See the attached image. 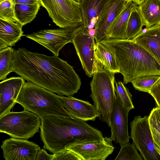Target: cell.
<instances>
[{
    "instance_id": "7402d4cb",
    "label": "cell",
    "mask_w": 160,
    "mask_h": 160,
    "mask_svg": "<svg viewBox=\"0 0 160 160\" xmlns=\"http://www.w3.org/2000/svg\"><path fill=\"white\" fill-rule=\"evenodd\" d=\"M41 6L39 2L32 4H14V13L16 22L23 26L36 18Z\"/></svg>"
},
{
    "instance_id": "9a60e30c",
    "label": "cell",
    "mask_w": 160,
    "mask_h": 160,
    "mask_svg": "<svg viewBox=\"0 0 160 160\" xmlns=\"http://www.w3.org/2000/svg\"><path fill=\"white\" fill-rule=\"evenodd\" d=\"M21 77H12L0 83V118L10 112L25 82Z\"/></svg>"
},
{
    "instance_id": "d6a6232c",
    "label": "cell",
    "mask_w": 160,
    "mask_h": 160,
    "mask_svg": "<svg viewBox=\"0 0 160 160\" xmlns=\"http://www.w3.org/2000/svg\"><path fill=\"white\" fill-rule=\"evenodd\" d=\"M54 155L48 154L46 151L43 149L39 150L37 155L36 160H53Z\"/></svg>"
},
{
    "instance_id": "5b68a950",
    "label": "cell",
    "mask_w": 160,
    "mask_h": 160,
    "mask_svg": "<svg viewBox=\"0 0 160 160\" xmlns=\"http://www.w3.org/2000/svg\"><path fill=\"white\" fill-rule=\"evenodd\" d=\"M115 73L103 68L95 72L90 83L94 106L99 113L98 117L109 127L110 117L117 96L115 88Z\"/></svg>"
},
{
    "instance_id": "2e32d148",
    "label": "cell",
    "mask_w": 160,
    "mask_h": 160,
    "mask_svg": "<svg viewBox=\"0 0 160 160\" xmlns=\"http://www.w3.org/2000/svg\"><path fill=\"white\" fill-rule=\"evenodd\" d=\"M59 97L64 108L72 117L86 122L94 121L100 115L94 105L88 101L79 99L72 96L59 95Z\"/></svg>"
},
{
    "instance_id": "7a4b0ae2",
    "label": "cell",
    "mask_w": 160,
    "mask_h": 160,
    "mask_svg": "<svg viewBox=\"0 0 160 160\" xmlns=\"http://www.w3.org/2000/svg\"><path fill=\"white\" fill-rule=\"evenodd\" d=\"M40 119L43 148L53 154L66 150L78 140L100 142L103 138L99 130L72 117L44 116Z\"/></svg>"
},
{
    "instance_id": "83f0119b",
    "label": "cell",
    "mask_w": 160,
    "mask_h": 160,
    "mask_svg": "<svg viewBox=\"0 0 160 160\" xmlns=\"http://www.w3.org/2000/svg\"><path fill=\"white\" fill-rule=\"evenodd\" d=\"M115 84L117 97L122 101L126 109L129 111L134 108L132 102V96L128 89L121 81L116 82L115 81Z\"/></svg>"
},
{
    "instance_id": "8d00e7d4",
    "label": "cell",
    "mask_w": 160,
    "mask_h": 160,
    "mask_svg": "<svg viewBox=\"0 0 160 160\" xmlns=\"http://www.w3.org/2000/svg\"><path fill=\"white\" fill-rule=\"evenodd\" d=\"M78 3H80L82 0H73Z\"/></svg>"
},
{
    "instance_id": "5bb4252c",
    "label": "cell",
    "mask_w": 160,
    "mask_h": 160,
    "mask_svg": "<svg viewBox=\"0 0 160 160\" xmlns=\"http://www.w3.org/2000/svg\"><path fill=\"white\" fill-rule=\"evenodd\" d=\"M125 0H109L94 25L96 42L105 38L110 26L124 8Z\"/></svg>"
},
{
    "instance_id": "ffe728a7",
    "label": "cell",
    "mask_w": 160,
    "mask_h": 160,
    "mask_svg": "<svg viewBox=\"0 0 160 160\" xmlns=\"http://www.w3.org/2000/svg\"><path fill=\"white\" fill-rule=\"evenodd\" d=\"M109 0H82L80 4L83 22L91 28L98 19Z\"/></svg>"
},
{
    "instance_id": "836d02e7",
    "label": "cell",
    "mask_w": 160,
    "mask_h": 160,
    "mask_svg": "<svg viewBox=\"0 0 160 160\" xmlns=\"http://www.w3.org/2000/svg\"><path fill=\"white\" fill-rule=\"evenodd\" d=\"M14 4H32L39 2V0H12Z\"/></svg>"
},
{
    "instance_id": "8992f818",
    "label": "cell",
    "mask_w": 160,
    "mask_h": 160,
    "mask_svg": "<svg viewBox=\"0 0 160 160\" xmlns=\"http://www.w3.org/2000/svg\"><path fill=\"white\" fill-rule=\"evenodd\" d=\"M40 119L35 113L25 109L10 112L0 118V132L12 138L27 140L39 131Z\"/></svg>"
},
{
    "instance_id": "30bf717a",
    "label": "cell",
    "mask_w": 160,
    "mask_h": 160,
    "mask_svg": "<svg viewBox=\"0 0 160 160\" xmlns=\"http://www.w3.org/2000/svg\"><path fill=\"white\" fill-rule=\"evenodd\" d=\"M131 136L133 143L144 160H160V155L154 146L148 116L135 117L130 123Z\"/></svg>"
},
{
    "instance_id": "7c38bea8",
    "label": "cell",
    "mask_w": 160,
    "mask_h": 160,
    "mask_svg": "<svg viewBox=\"0 0 160 160\" xmlns=\"http://www.w3.org/2000/svg\"><path fill=\"white\" fill-rule=\"evenodd\" d=\"M1 148L6 160H36L40 148L26 139L12 138L2 142Z\"/></svg>"
},
{
    "instance_id": "6da1fadb",
    "label": "cell",
    "mask_w": 160,
    "mask_h": 160,
    "mask_svg": "<svg viewBox=\"0 0 160 160\" xmlns=\"http://www.w3.org/2000/svg\"><path fill=\"white\" fill-rule=\"evenodd\" d=\"M11 71L59 96H72L81 85V79L66 61L55 55L48 56L24 48L14 51Z\"/></svg>"
},
{
    "instance_id": "4316f807",
    "label": "cell",
    "mask_w": 160,
    "mask_h": 160,
    "mask_svg": "<svg viewBox=\"0 0 160 160\" xmlns=\"http://www.w3.org/2000/svg\"><path fill=\"white\" fill-rule=\"evenodd\" d=\"M160 79V75H147L136 78L131 82L136 90L149 93L153 86Z\"/></svg>"
},
{
    "instance_id": "ba28073f",
    "label": "cell",
    "mask_w": 160,
    "mask_h": 160,
    "mask_svg": "<svg viewBox=\"0 0 160 160\" xmlns=\"http://www.w3.org/2000/svg\"><path fill=\"white\" fill-rule=\"evenodd\" d=\"M85 27L82 22L72 27L41 30L24 36L42 45L58 56L59 51L67 44L72 43L74 35Z\"/></svg>"
},
{
    "instance_id": "1f68e13d",
    "label": "cell",
    "mask_w": 160,
    "mask_h": 160,
    "mask_svg": "<svg viewBox=\"0 0 160 160\" xmlns=\"http://www.w3.org/2000/svg\"><path fill=\"white\" fill-rule=\"evenodd\" d=\"M149 94L154 99L157 106L160 108V79L153 86Z\"/></svg>"
},
{
    "instance_id": "44dd1931",
    "label": "cell",
    "mask_w": 160,
    "mask_h": 160,
    "mask_svg": "<svg viewBox=\"0 0 160 160\" xmlns=\"http://www.w3.org/2000/svg\"><path fill=\"white\" fill-rule=\"evenodd\" d=\"M137 8L146 28L160 24V0H145Z\"/></svg>"
},
{
    "instance_id": "3957f363",
    "label": "cell",
    "mask_w": 160,
    "mask_h": 160,
    "mask_svg": "<svg viewBox=\"0 0 160 160\" xmlns=\"http://www.w3.org/2000/svg\"><path fill=\"white\" fill-rule=\"evenodd\" d=\"M114 54L127 84L138 78L160 75V64L147 50L132 40L104 38L100 42Z\"/></svg>"
},
{
    "instance_id": "4fadbf2b",
    "label": "cell",
    "mask_w": 160,
    "mask_h": 160,
    "mask_svg": "<svg viewBox=\"0 0 160 160\" xmlns=\"http://www.w3.org/2000/svg\"><path fill=\"white\" fill-rule=\"evenodd\" d=\"M129 111L122 101L116 97L110 117V138L120 146L128 142L130 137L128 131V116Z\"/></svg>"
},
{
    "instance_id": "e0dca14e",
    "label": "cell",
    "mask_w": 160,
    "mask_h": 160,
    "mask_svg": "<svg viewBox=\"0 0 160 160\" xmlns=\"http://www.w3.org/2000/svg\"><path fill=\"white\" fill-rule=\"evenodd\" d=\"M131 40L144 48L160 64V24L146 28Z\"/></svg>"
},
{
    "instance_id": "d6986e66",
    "label": "cell",
    "mask_w": 160,
    "mask_h": 160,
    "mask_svg": "<svg viewBox=\"0 0 160 160\" xmlns=\"http://www.w3.org/2000/svg\"><path fill=\"white\" fill-rule=\"evenodd\" d=\"M136 5L132 1L127 2L123 10L108 29L105 38L125 39L128 21L132 8Z\"/></svg>"
},
{
    "instance_id": "484cf974",
    "label": "cell",
    "mask_w": 160,
    "mask_h": 160,
    "mask_svg": "<svg viewBox=\"0 0 160 160\" xmlns=\"http://www.w3.org/2000/svg\"><path fill=\"white\" fill-rule=\"evenodd\" d=\"M14 49L8 47L0 50V80L5 79L11 72Z\"/></svg>"
},
{
    "instance_id": "9c48e42d",
    "label": "cell",
    "mask_w": 160,
    "mask_h": 160,
    "mask_svg": "<svg viewBox=\"0 0 160 160\" xmlns=\"http://www.w3.org/2000/svg\"><path fill=\"white\" fill-rule=\"evenodd\" d=\"M89 29L85 27L77 32L72 43L86 74L92 77L94 73L104 68L96 56L94 37L90 34Z\"/></svg>"
},
{
    "instance_id": "cb8c5ba5",
    "label": "cell",
    "mask_w": 160,
    "mask_h": 160,
    "mask_svg": "<svg viewBox=\"0 0 160 160\" xmlns=\"http://www.w3.org/2000/svg\"><path fill=\"white\" fill-rule=\"evenodd\" d=\"M137 7L136 5L132 8L128 21L125 35L127 40H132L143 30L144 23Z\"/></svg>"
},
{
    "instance_id": "ac0fdd59",
    "label": "cell",
    "mask_w": 160,
    "mask_h": 160,
    "mask_svg": "<svg viewBox=\"0 0 160 160\" xmlns=\"http://www.w3.org/2000/svg\"><path fill=\"white\" fill-rule=\"evenodd\" d=\"M22 26L19 23L0 19V50L15 43L24 36Z\"/></svg>"
},
{
    "instance_id": "277c9868",
    "label": "cell",
    "mask_w": 160,
    "mask_h": 160,
    "mask_svg": "<svg viewBox=\"0 0 160 160\" xmlns=\"http://www.w3.org/2000/svg\"><path fill=\"white\" fill-rule=\"evenodd\" d=\"M16 102L40 118L48 116L72 117L64 108L59 96L31 82H24Z\"/></svg>"
},
{
    "instance_id": "f546056e",
    "label": "cell",
    "mask_w": 160,
    "mask_h": 160,
    "mask_svg": "<svg viewBox=\"0 0 160 160\" xmlns=\"http://www.w3.org/2000/svg\"><path fill=\"white\" fill-rule=\"evenodd\" d=\"M14 6L12 0H0V19L16 22L14 16Z\"/></svg>"
},
{
    "instance_id": "603a6c76",
    "label": "cell",
    "mask_w": 160,
    "mask_h": 160,
    "mask_svg": "<svg viewBox=\"0 0 160 160\" xmlns=\"http://www.w3.org/2000/svg\"><path fill=\"white\" fill-rule=\"evenodd\" d=\"M96 56L104 68L114 73H120V69L115 56L105 45L98 42L95 44Z\"/></svg>"
},
{
    "instance_id": "d4e9b609",
    "label": "cell",
    "mask_w": 160,
    "mask_h": 160,
    "mask_svg": "<svg viewBox=\"0 0 160 160\" xmlns=\"http://www.w3.org/2000/svg\"><path fill=\"white\" fill-rule=\"evenodd\" d=\"M148 120L154 147L160 155V108H153L148 116Z\"/></svg>"
},
{
    "instance_id": "d590c367",
    "label": "cell",
    "mask_w": 160,
    "mask_h": 160,
    "mask_svg": "<svg viewBox=\"0 0 160 160\" xmlns=\"http://www.w3.org/2000/svg\"><path fill=\"white\" fill-rule=\"evenodd\" d=\"M90 34L92 36H94L95 33V29L93 28H90L89 29Z\"/></svg>"
},
{
    "instance_id": "e575fe53",
    "label": "cell",
    "mask_w": 160,
    "mask_h": 160,
    "mask_svg": "<svg viewBox=\"0 0 160 160\" xmlns=\"http://www.w3.org/2000/svg\"><path fill=\"white\" fill-rule=\"evenodd\" d=\"M145 0H132V2L135 3L137 5H139L142 3Z\"/></svg>"
},
{
    "instance_id": "f1b7e54d",
    "label": "cell",
    "mask_w": 160,
    "mask_h": 160,
    "mask_svg": "<svg viewBox=\"0 0 160 160\" xmlns=\"http://www.w3.org/2000/svg\"><path fill=\"white\" fill-rule=\"evenodd\" d=\"M115 160H142V158L134 144L128 142L121 146L120 151Z\"/></svg>"
},
{
    "instance_id": "74e56055",
    "label": "cell",
    "mask_w": 160,
    "mask_h": 160,
    "mask_svg": "<svg viewBox=\"0 0 160 160\" xmlns=\"http://www.w3.org/2000/svg\"><path fill=\"white\" fill-rule=\"evenodd\" d=\"M125 0L127 2H128V1H132V0Z\"/></svg>"
},
{
    "instance_id": "52a82bcc",
    "label": "cell",
    "mask_w": 160,
    "mask_h": 160,
    "mask_svg": "<svg viewBox=\"0 0 160 160\" xmlns=\"http://www.w3.org/2000/svg\"><path fill=\"white\" fill-rule=\"evenodd\" d=\"M53 22L60 28L83 22L80 3L73 0H39Z\"/></svg>"
},
{
    "instance_id": "4dcf8cb0",
    "label": "cell",
    "mask_w": 160,
    "mask_h": 160,
    "mask_svg": "<svg viewBox=\"0 0 160 160\" xmlns=\"http://www.w3.org/2000/svg\"><path fill=\"white\" fill-rule=\"evenodd\" d=\"M53 154L54 157L53 160H82L75 153L68 149L65 150L59 153Z\"/></svg>"
},
{
    "instance_id": "8fae6325",
    "label": "cell",
    "mask_w": 160,
    "mask_h": 160,
    "mask_svg": "<svg viewBox=\"0 0 160 160\" xmlns=\"http://www.w3.org/2000/svg\"><path fill=\"white\" fill-rule=\"evenodd\" d=\"M112 142L110 138L106 137L100 142L78 140L66 149L75 153L82 160H104L114 150Z\"/></svg>"
}]
</instances>
